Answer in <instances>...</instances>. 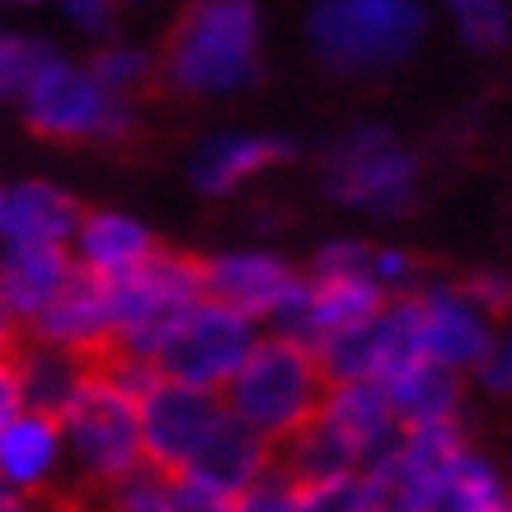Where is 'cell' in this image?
Instances as JSON below:
<instances>
[{
	"instance_id": "33",
	"label": "cell",
	"mask_w": 512,
	"mask_h": 512,
	"mask_svg": "<svg viewBox=\"0 0 512 512\" xmlns=\"http://www.w3.org/2000/svg\"><path fill=\"white\" fill-rule=\"evenodd\" d=\"M19 71H24V33H10L0 19V99H15Z\"/></svg>"
},
{
	"instance_id": "21",
	"label": "cell",
	"mask_w": 512,
	"mask_h": 512,
	"mask_svg": "<svg viewBox=\"0 0 512 512\" xmlns=\"http://www.w3.org/2000/svg\"><path fill=\"white\" fill-rule=\"evenodd\" d=\"M381 390H386L400 428L442 423V419H456V414H461V376L447 372V367H437V362H428V357L409 362L400 372H390L386 381H381Z\"/></svg>"
},
{
	"instance_id": "22",
	"label": "cell",
	"mask_w": 512,
	"mask_h": 512,
	"mask_svg": "<svg viewBox=\"0 0 512 512\" xmlns=\"http://www.w3.org/2000/svg\"><path fill=\"white\" fill-rule=\"evenodd\" d=\"M419 512H508V484L484 456L466 447L433 475Z\"/></svg>"
},
{
	"instance_id": "37",
	"label": "cell",
	"mask_w": 512,
	"mask_h": 512,
	"mask_svg": "<svg viewBox=\"0 0 512 512\" xmlns=\"http://www.w3.org/2000/svg\"><path fill=\"white\" fill-rule=\"evenodd\" d=\"M498 357H503V372H508V381H512V334L498 343Z\"/></svg>"
},
{
	"instance_id": "28",
	"label": "cell",
	"mask_w": 512,
	"mask_h": 512,
	"mask_svg": "<svg viewBox=\"0 0 512 512\" xmlns=\"http://www.w3.org/2000/svg\"><path fill=\"white\" fill-rule=\"evenodd\" d=\"M231 512H296V475L287 466H268L259 480L235 494Z\"/></svg>"
},
{
	"instance_id": "1",
	"label": "cell",
	"mask_w": 512,
	"mask_h": 512,
	"mask_svg": "<svg viewBox=\"0 0 512 512\" xmlns=\"http://www.w3.org/2000/svg\"><path fill=\"white\" fill-rule=\"evenodd\" d=\"M15 99L24 123L52 141H123L137 127L127 94H113L90 62H71L43 38H24Z\"/></svg>"
},
{
	"instance_id": "20",
	"label": "cell",
	"mask_w": 512,
	"mask_h": 512,
	"mask_svg": "<svg viewBox=\"0 0 512 512\" xmlns=\"http://www.w3.org/2000/svg\"><path fill=\"white\" fill-rule=\"evenodd\" d=\"M268 466H273V442L259 437L254 428H245L235 414H221V423L212 428V437L202 442V451L193 456L188 470H198V475H207L212 484L240 494V489L259 480Z\"/></svg>"
},
{
	"instance_id": "7",
	"label": "cell",
	"mask_w": 512,
	"mask_h": 512,
	"mask_svg": "<svg viewBox=\"0 0 512 512\" xmlns=\"http://www.w3.org/2000/svg\"><path fill=\"white\" fill-rule=\"evenodd\" d=\"M113 301V353L156 362L193 306L202 301V264L188 254L156 249L146 264L109 282Z\"/></svg>"
},
{
	"instance_id": "23",
	"label": "cell",
	"mask_w": 512,
	"mask_h": 512,
	"mask_svg": "<svg viewBox=\"0 0 512 512\" xmlns=\"http://www.w3.org/2000/svg\"><path fill=\"white\" fill-rule=\"evenodd\" d=\"M19 362V381H24V404L29 409H43V414H62L66 400L80 390V381L90 376L94 357L66 353V348H52V343H33Z\"/></svg>"
},
{
	"instance_id": "8",
	"label": "cell",
	"mask_w": 512,
	"mask_h": 512,
	"mask_svg": "<svg viewBox=\"0 0 512 512\" xmlns=\"http://www.w3.org/2000/svg\"><path fill=\"white\" fill-rule=\"evenodd\" d=\"M325 193L367 217H400L419 198V156L390 127H348L329 146Z\"/></svg>"
},
{
	"instance_id": "10",
	"label": "cell",
	"mask_w": 512,
	"mask_h": 512,
	"mask_svg": "<svg viewBox=\"0 0 512 512\" xmlns=\"http://www.w3.org/2000/svg\"><path fill=\"white\" fill-rule=\"evenodd\" d=\"M259 339V325L249 315L221 306L212 296H202L198 306L179 320V329L170 334V343L160 348L156 372L170 376V381H184V386L198 390H217L235 376V367L245 362V353Z\"/></svg>"
},
{
	"instance_id": "34",
	"label": "cell",
	"mask_w": 512,
	"mask_h": 512,
	"mask_svg": "<svg viewBox=\"0 0 512 512\" xmlns=\"http://www.w3.org/2000/svg\"><path fill=\"white\" fill-rule=\"evenodd\" d=\"M24 409V381H19V362L10 353H0V428Z\"/></svg>"
},
{
	"instance_id": "26",
	"label": "cell",
	"mask_w": 512,
	"mask_h": 512,
	"mask_svg": "<svg viewBox=\"0 0 512 512\" xmlns=\"http://www.w3.org/2000/svg\"><path fill=\"white\" fill-rule=\"evenodd\" d=\"M235 494L212 484L198 470H165V489H160V512H231Z\"/></svg>"
},
{
	"instance_id": "11",
	"label": "cell",
	"mask_w": 512,
	"mask_h": 512,
	"mask_svg": "<svg viewBox=\"0 0 512 512\" xmlns=\"http://www.w3.org/2000/svg\"><path fill=\"white\" fill-rule=\"evenodd\" d=\"M137 409H141V451H146V466L156 470H188L193 456L202 451V442L212 437V428L226 414L217 390L184 386V381H170L160 372L137 395Z\"/></svg>"
},
{
	"instance_id": "38",
	"label": "cell",
	"mask_w": 512,
	"mask_h": 512,
	"mask_svg": "<svg viewBox=\"0 0 512 512\" xmlns=\"http://www.w3.org/2000/svg\"><path fill=\"white\" fill-rule=\"evenodd\" d=\"M5 5H19V10H33V5H52V0H5Z\"/></svg>"
},
{
	"instance_id": "15",
	"label": "cell",
	"mask_w": 512,
	"mask_h": 512,
	"mask_svg": "<svg viewBox=\"0 0 512 512\" xmlns=\"http://www.w3.org/2000/svg\"><path fill=\"white\" fill-rule=\"evenodd\" d=\"M71 466L66 461V437L57 414L43 409H19L15 419L0 428V484L15 494L38 498L43 489L57 484V475Z\"/></svg>"
},
{
	"instance_id": "16",
	"label": "cell",
	"mask_w": 512,
	"mask_h": 512,
	"mask_svg": "<svg viewBox=\"0 0 512 512\" xmlns=\"http://www.w3.org/2000/svg\"><path fill=\"white\" fill-rule=\"evenodd\" d=\"M292 156V141L268 137V132H217L207 137L188 160V179L207 198H226L264 170H278Z\"/></svg>"
},
{
	"instance_id": "14",
	"label": "cell",
	"mask_w": 512,
	"mask_h": 512,
	"mask_svg": "<svg viewBox=\"0 0 512 512\" xmlns=\"http://www.w3.org/2000/svg\"><path fill=\"white\" fill-rule=\"evenodd\" d=\"M29 329L38 343H52V348H66V353H80V357L113 353L109 282L76 268L62 292L52 296L43 311L29 320Z\"/></svg>"
},
{
	"instance_id": "6",
	"label": "cell",
	"mask_w": 512,
	"mask_h": 512,
	"mask_svg": "<svg viewBox=\"0 0 512 512\" xmlns=\"http://www.w3.org/2000/svg\"><path fill=\"white\" fill-rule=\"evenodd\" d=\"M66 437V461L94 484L123 480L127 470L146 466L141 451L137 386H127L113 362H94L80 390L57 414Z\"/></svg>"
},
{
	"instance_id": "24",
	"label": "cell",
	"mask_w": 512,
	"mask_h": 512,
	"mask_svg": "<svg viewBox=\"0 0 512 512\" xmlns=\"http://www.w3.org/2000/svg\"><path fill=\"white\" fill-rule=\"evenodd\" d=\"M447 10V19L456 24V33L466 38L475 52H494V47L508 43V5L503 0H433Z\"/></svg>"
},
{
	"instance_id": "31",
	"label": "cell",
	"mask_w": 512,
	"mask_h": 512,
	"mask_svg": "<svg viewBox=\"0 0 512 512\" xmlns=\"http://www.w3.org/2000/svg\"><path fill=\"white\" fill-rule=\"evenodd\" d=\"M62 19L85 38H109L118 24V0H52Z\"/></svg>"
},
{
	"instance_id": "30",
	"label": "cell",
	"mask_w": 512,
	"mask_h": 512,
	"mask_svg": "<svg viewBox=\"0 0 512 512\" xmlns=\"http://www.w3.org/2000/svg\"><path fill=\"white\" fill-rule=\"evenodd\" d=\"M367 273L381 282V292L386 296H404L414 292V282H419V264L404 254V249H376L372 245V259H367Z\"/></svg>"
},
{
	"instance_id": "12",
	"label": "cell",
	"mask_w": 512,
	"mask_h": 512,
	"mask_svg": "<svg viewBox=\"0 0 512 512\" xmlns=\"http://www.w3.org/2000/svg\"><path fill=\"white\" fill-rule=\"evenodd\" d=\"M414 306H419V348L437 367L470 376L498 348L494 315L484 311L480 301H470L466 287L414 292Z\"/></svg>"
},
{
	"instance_id": "32",
	"label": "cell",
	"mask_w": 512,
	"mask_h": 512,
	"mask_svg": "<svg viewBox=\"0 0 512 512\" xmlns=\"http://www.w3.org/2000/svg\"><path fill=\"white\" fill-rule=\"evenodd\" d=\"M466 292H470V301H480L489 315H498V311H508L512 306V278L508 273H494V268L475 273V278L466 282Z\"/></svg>"
},
{
	"instance_id": "18",
	"label": "cell",
	"mask_w": 512,
	"mask_h": 512,
	"mask_svg": "<svg viewBox=\"0 0 512 512\" xmlns=\"http://www.w3.org/2000/svg\"><path fill=\"white\" fill-rule=\"evenodd\" d=\"M156 235L151 226L137 217H127V212H80V226L71 235V259H76L80 273H94V278H123L132 273L137 264H146L151 254H156Z\"/></svg>"
},
{
	"instance_id": "9",
	"label": "cell",
	"mask_w": 512,
	"mask_h": 512,
	"mask_svg": "<svg viewBox=\"0 0 512 512\" xmlns=\"http://www.w3.org/2000/svg\"><path fill=\"white\" fill-rule=\"evenodd\" d=\"M456 451H466L461 419L400 428L381 456L357 470V508L362 512H419L428 484Z\"/></svg>"
},
{
	"instance_id": "5",
	"label": "cell",
	"mask_w": 512,
	"mask_h": 512,
	"mask_svg": "<svg viewBox=\"0 0 512 512\" xmlns=\"http://www.w3.org/2000/svg\"><path fill=\"white\" fill-rule=\"evenodd\" d=\"M395 437H400V419L381 381H329L311 423L287 437L282 447H287V470L296 480H315V475L362 470Z\"/></svg>"
},
{
	"instance_id": "27",
	"label": "cell",
	"mask_w": 512,
	"mask_h": 512,
	"mask_svg": "<svg viewBox=\"0 0 512 512\" xmlns=\"http://www.w3.org/2000/svg\"><path fill=\"white\" fill-rule=\"evenodd\" d=\"M296 512H362L357 508V470L296 480Z\"/></svg>"
},
{
	"instance_id": "35",
	"label": "cell",
	"mask_w": 512,
	"mask_h": 512,
	"mask_svg": "<svg viewBox=\"0 0 512 512\" xmlns=\"http://www.w3.org/2000/svg\"><path fill=\"white\" fill-rule=\"evenodd\" d=\"M15 329H19L15 311H10V301L0 296V353H10V348H15Z\"/></svg>"
},
{
	"instance_id": "13",
	"label": "cell",
	"mask_w": 512,
	"mask_h": 512,
	"mask_svg": "<svg viewBox=\"0 0 512 512\" xmlns=\"http://www.w3.org/2000/svg\"><path fill=\"white\" fill-rule=\"evenodd\" d=\"M198 264L202 296L249 315L254 325H273L282 306L292 301L296 282H301V273L287 259L268 254V249H226V254H212V259H198Z\"/></svg>"
},
{
	"instance_id": "3",
	"label": "cell",
	"mask_w": 512,
	"mask_h": 512,
	"mask_svg": "<svg viewBox=\"0 0 512 512\" xmlns=\"http://www.w3.org/2000/svg\"><path fill=\"white\" fill-rule=\"evenodd\" d=\"M329 376L320 367L315 348H306L292 334H259L245 362L235 367V376L221 386V404L226 414L268 437L273 447H282L292 433H301L311 414L320 409Z\"/></svg>"
},
{
	"instance_id": "4",
	"label": "cell",
	"mask_w": 512,
	"mask_h": 512,
	"mask_svg": "<svg viewBox=\"0 0 512 512\" xmlns=\"http://www.w3.org/2000/svg\"><path fill=\"white\" fill-rule=\"evenodd\" d=\"M315 57L334 76H386L428 38L423 0H315L306 19Z\"/></svg>"
},
{
	"instance_id": "2",
	"label": "cell",
	"mask_w": 512,
	"mask_h": 512,
	"mask_svg": "<svg viewBox=\"0 0 512 512\" xmlns=\"http://www.w3.org/2000/svg\"><path fill=\"white\" fill-rule=\"evenodd\" d=\"M264 24L254 0H193L165 47V80L193 99H226L259 80Z\"/></svg>"
},
{
	"instance_id": "17",
	"label": "cell",
	"mask_w": 512,
	"mask_h": 512,
	"mask_svg": "<svg viewBox=\"0 0 512 512\" xmlns=\"http://www.w3.org/2000/svg\"><path fill=\"white\" fill-rule=\"evenodd\" d=\"M80 202L47 179H19L0 188V245H71Z\"/></svg>"
},
{
	"instance_id": "29",
	"label": "cell",
	"mask_w": 512,
	"mask_h": 512,
	"mask_svg": "<svg viewBox=\"0 0 512 512\" xmlns=\"http://www.w3.org/2000/svg\"><path fill=\"white\" fill-rule=\"evenodd\" d=\"M109 489V512H160V489H165V470L156 466H137L127 470L123 480L104 484Z\"/></svg>"
},
{
	"instance_id": "25",
	"label": "cell",
	"mask_w": 512,
	"mask_h": 512,
	"mask_svg": "<svg viewBox=\"0 0 512 512\" xmlns=\"http://www.w3.org/2000/svg\"><path fill=\"white\" fill-rule=\"evenodd\" d=\"M90 71L104 80L113 94H127V99H132L141 85H151V76H156V57L137 43H104L90 57Z\"/></svg>"
},
{
	"instance_id": "36",
	"label": "cell",
	"mask_w": 512,
	"mask_h": 512,
	"mask_svg": "<svg viewBox=\"0 0 512 512\" xmlns=\"http://www.w3.org/2000/svg\"><path fill=\"white\" fill-rule=\"evenodd\" d=\"M0 512H38V508H33L29 494H15V489H5V484H0Z\"/></svg>"
},
{
	"instance_id": "19",
	"label": "cell",
	"mask_w": 512,
	"mask_h": 512,
	"mask_svg": "<svg viewBox=\"0 0 512 512\" xmlns=\"http://www.w3.org/2000/svg\"><path fill=\"white\" fill-rule=\"evenodd\" d=\"M76 273L71 245H0V296L19 325H29Z\"/></svg>"
},
{
	"instance_id": "39",
	"label": "cell",
	"mask_w": 512,
	"mask_h": 512,
	"mask_svg": "<svg viewBox=\"0 0 512 512\" xmlns=\"http://www.w3.org/2000/svg\"><path fill=\"white\" fill-rule=\"evenodd\" d=\"M508 512H512V494H508Z\"/></svg>"
}]
</instances>
